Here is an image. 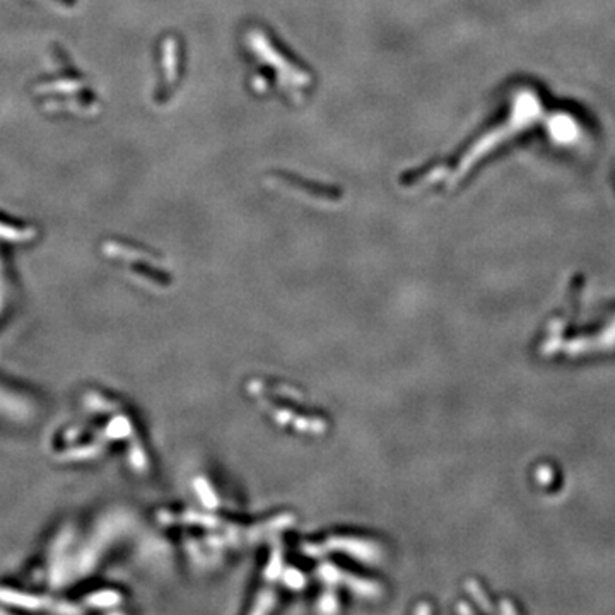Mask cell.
<instances>
[{
	"instance_id": "cell-1",
	"label": "cell",
	"mask_w": 615,
	"mask_h": 615,
	"mask_svg": "<svg viewBox=\"0 0 615 615\" xmlns=\"http://www.w3.org/2000/svg\"><path fill=\"white\" fill-rule=\"evenodd\" d=\"M36 415V407L26 395L0 381V419L26 422Z\"/></svg>"
}]
</instances>
